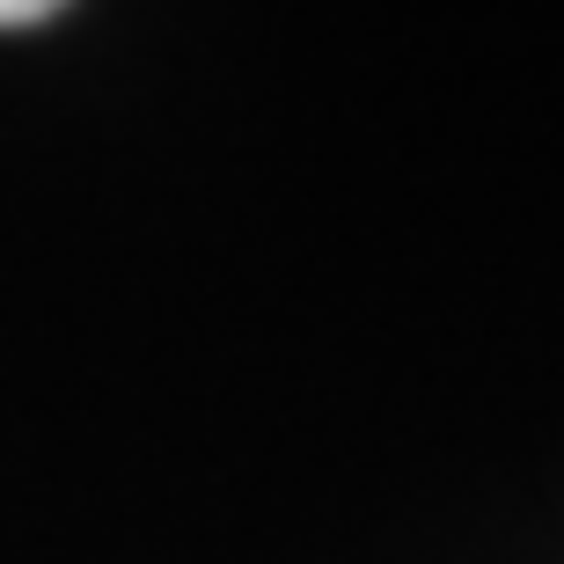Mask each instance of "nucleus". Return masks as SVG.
<instances>
[{
	"label": "nucleus",
	"mask_w": 564,
	"mask_h": 564,
	"mask_svg": "<svg viewBox=\"0 0 564 564\" xmlns=\"http://www.w3.org/2000/svg\"><path fill=\"white\" fill-rule=\"evenodd\" d=\"M66 0H0V30H22V22H44V15H59Z\"/></svg>",
	"instance_id": "obj_1"
}]
</instances>
